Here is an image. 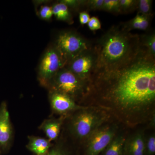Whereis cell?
I'll list each match as a JSON object with an SVG mask.
<instances>
[{
    "instance_id": "23",
    "label": "cell",
    "mask_w": 155,
    "mask_h": 155,
    "mask_svg": "<svg viewBox=\"0 0 155 155\" xmlns=\"http://www.w3.org/2000/svg\"><path fill=\"white\" fill-rule=\"evenodd\" d=\"M62 2L68 6L70 10H73L76 11H83L84 9L85 11V1L80 0H62Z\"/></svg>"
},
{
    "instance_id": "20",
    "label": "cell",
    "mask_w": 155,
    "mask_h": 155,
    "mask_svg": "<svg viewBox=\"0 0 155 155\" xmlns=\"http://www.w3.org/2000/svg\"><path fill=\"white\" fill-rule=\"evenodd\" d=\"M152 3L151 0H138L137 7L138 14L152 18Z\"/></svg>"
},
{
    "instance_id": "12",
    "label": "cell",
    "mask_w": 155,
    "mask_h": 155,
    "mask_svg": "<svg viewBox=\"0 0 155 155\" xmlns=\"http://www.w3.org/2000/svg\"><path fill=\"white\" fill-rule=\"evenodd\" d=\"M66 117L51 116L45 119L39 126L38 129L44 133L46 138L50 141L54 142L61 135Z\"/></svg>"
},
{
    "instance_id": "2",
    "label": "cell",
    "mask_w": 155,
    "mask_h": 155,
    "mask_svg": "<svg viewBox=\"0 0 155 155\" xmlns=\"http://www.w3.org/2000/svg\"><path fill=\"white\" fill-rule=\"evenodd\" d=\"M140 40L123 23L112 26L93 45L97 56L93 75L119 69L134 60L140 51Z\"/></svg>"
},
{
    "instance_id": "11",
    "label": "cell",
    "mask_w": 155,
    "mask_h": 155,
    "mask_svg": "<svg viewBox=\"0 0 155 155\" xmlns=\"http://www.w3.org/2000/svg\"><path fill=\"white\" fill-rule=\"evenodd\" d=\"M131 130L125 139L124 155H145L144 137L146 128L138 127L133 129V131Z\"/></svg>"
},
{
    "instance_id": "13",
    "label": "cell",
    "mask_w": 155,
    "mask_h": 155,
    "mask_svg": "<svg viewBox=\"0 0 155 155\" xmlns=\"http://www.w3.org/2000/svg\"><path fill=\"white\" fill-rule=\"evenodd\" d=\"M45 155H81L80 148L61 133Z\"/></svg>"
},
{
    "instance_id": "17",
    "label": "cell",
    "mask_w": 155,
    "mask_h": 155,
    "mask_svg": "<svg viewBox=\"0 0 155 155\" xmlns=\"http://www.w3.org/2000/svg\"><path fill=\"white\" fill-rule=\"evenodd\" d=\"M151 19V17L137 13L134 18L123 24L124 27L129 31H131L134 29L147 30L150 27Z\"/></svg>"
},
{
    "instance_id": "9",
    "label": "cell",
    "mask_w": 155,
    "mask_h": 155,
    "mask_svg": "<svg viewBox=\"0 0 155 155\" xmlns=\"http://www.w3.org/2000/svg\"><path fill=\"white\" fill-rule=\"evenodd\" d=\"M14 137V127L11 122L8 104L3 101L0 104V153L9 152L13 145Z\"/></svg>"
},
{
    "instance_id": "24",
    "label": "cell",
    "mask_w": 155,
    "mask_h": 155,
    "mask_svg": "<svg viewBox=\"0 0 155 155\" xmlns=\"http://www.w3.org/2000/svg\"><path fill=\"white\" fill-rule=\"evenodd\" d=\"M38 15L43 20L49 21L53 16L52 7L46 5H41L39 10Z\"/></svg>"
},
{
    "instance_id": "16",
    "label": "cell",
    "mask_w": 155,
    "mask_h": 155,
    "mask_svg": "<svg viewBox=\"0 0 155 155\" xmlns=\"http://www.w3.org/2000/svg\"><path fill=\"white\" fill-rule=\"evenodd\" d=\"M51 7L53 15L58 20L67 22L69 24H72L74 22L70 9L61 1L55 3Z\"/></svg>"
},
{
    "instance_id": "4",
    "label": "cell",
    "mask_w": 155,
    "mask_h": 155,
    "mask_svg": "<svg viewBox=\"0 0 155 155\" xmlns=\"http://www.w3.org/2000/svg\"><path fill=\"white\" fill-rule=\"evenodd\" d=\"M88 86V84L64 67L53 78L46 89L67 95L81 105Z\"/></svg>"
},
{
    "instance_id": "19",
    "label": "cell",
    "mask_w": 155,
    "mask_h": 155,
    "mask_svg": "<svg viewBox=\"0 0 155 155\" xmlns=\"http://www.w3.org/2000/svg\"><path fill=\"white\" fill-rule=\"evenodd\" d=\"M145 155H154L155 154V133L145 132L144 137Z\"/></svg>"
},
{
    "instance_id": "18",
    "label": "cell",
    "mask_w": 155,
    "mask_h": 155,
    "mask_svg": "<svg viewBox=\"0 0 155 155\" xmlns=\"http://www.w3.org/2000/svg\"><path fill=\"white\" fill-rule=\"evenodd\" d=\"M140 48L150 58L155 59V32L140 36Z\"/></svg>"
},
{
    "instance_id": "8",
    "label": "cell",
    "mask_w": 155,
    "mask_h": 155,
    "mask_svg": "<svg viewBox=\"0 0 155 155\" xmlns=\"http://www.w3.org/2000/svg\"><path fill=\"white\" fill-rule=\"evenodd\" d=\"M97 56L93 44L68 62L65 67L89 84L96 67Z\"/></svg>"
},
{
    "instance_id": "27",
    "label": "cell",
    "mask_w": 155,
    "mask_h": 155,
    "mask_svg": "<svg viewBox=\"0 0 155 155\" xmlns=\"http://www.w3.org/2000/svg\"><path fill=\"white\" fill-rule=\"evenodd\" d=\"M90 19V16L87 11H84L79 12V20L81 25H84L87 24Z\"/></svg>"
},
{
    "instance_id": "7",
    "label": "cell",
    "mask_w": 155,
    "mask_h": 155,
    "mask_svg": "<svg viewBox=\"0 0 155 155\" xmlns=\"http://www.w3.org/2000/svg\"><path fill=\"white\" fill-rule=\"evenodd\" d=\"M54 44L67 64L84 51L89 48L93 44L77 32L66 31L58 35Z\"/></svg>"
},
{
    "instance_id": "28",
    "label": "cell",
    "mask_w": 155,
    "mask_h": 155,
    "mask_svg": "<svg viewBox=\"0 0 155 155\" xmlns=\"http://www.w3.org/2000/svg\"><path fill=\"white\" fill-rule=\"evenodd\" d=\"M1 154H2V153H0V155H1Z\"/></svg>"
},
{
    "instance_id": "22",
    "label": "cell",
    "mask_w": 155,
    "mask_h": 155,
    "mask_svg": "<svg viewBox=\"0 0 155 155\" xmlns=\"http://www.w3.org/2000/svg\"><path fill=\"white\" fill-rule=\"evenodd\" d=\"M101 11L115 15L120 14L119 0H104Z\"/></svg>"
},
{
    "instance_id": "1",
    "label": "cell",
    "mask_w": 155,
    "mask_h": 155,
    "mask_svg": "<svg viewBox=\"0 0 155 155\" xmlns=\"http://www.w3.org/2000/svg\"><path fill=\"white\" fill-rule=\"evenodd\" d=\"M81 105L98 107L129 129L155 127V59L140 49L125 66L92 75Z\"/></svg>"
},
{
    "instance_id": "21",
    "label": "cell",
    "mask_w": 155,
    "mask_h": 155,
    "mask_svg": "<svg viewBox=\"0 0 155 155\" xmlns=\"http://www.w3.org/2000/svg\"><path fill=\"white\" fill-rule=\"evenodd\" d=\"M138 0H119L120 14L133 12L137 9Z\"/></svg>"
},
{
    "instance_id": "25",
    "label": "cell",
    "mask_w": 155,
    "mask_h": 155,
    "mask_svg": "<svg viewBox=\"0 0 155 155\" xmlns=\"http://www.w3.org/2000/svg\"><path fill=\"white\" fill-rule=\"evenodd\" d=\"M104 0L85 1V11H101Z\"/></svg>"
},
{
    "instance_id": "10",
    "label": "cell",
    "mask_w": 155,
    "mask_h": 155,
    "mask_svg": "<svg viewBox=\"0 0 155 155\" xmlns=\"http://www.w3.org/2000/svg\"><path fill=\"white\" fill-rule=\"evenodd\" d=\"M48 91L51 116L56 115L67 117L84 107L67 95L54 91Z\"/></svg>"
},
{
    "instance_id": "6",
    "label": "cell",
    "mask_w": 155,
    "mask_h": 155,
    "mask_svg": "<svg viewBox=\"0 0 155 155\" xmlns=\"http://www.w3.org/2000/svg\"><path fill=\"white\" fill-rule=\"evenodd\" d=\"M67 62L54 44L47 48L41 59L37 70L40 84L46 88L50 81Z\"/></svg>"
},
{
    "instance_id": "5",
    "label": "cell",
    "mask_w": 155,
    "mask_h": 155,
    "mask_svg": "<svg viewBox=\"0 0 155 155\" xmlns=\"http://www.w3.org/2000/svg\"><path fill=\"white\" fill-rule=\"evenodd\" d=\"M122 126L113 119L101 125L81 146V155L101 154Z\"/></svg>"
},
{
    "instance_id": "3",
    "label": "cell",
    "mask_w": 155,
    "mask_h": 155,
    "mask_svg": "<svg viewBox=\"0 0 155 155\" xmlns=\"http://www.w3.org/2000/svg\"><path fill=\"white\" fill-rule=\"evenodd\" d=\"M111 119L110 115L101 108L84 106L66 117L61 133L80 148L95 130Z\"/></svg>"
},
{
    "instance_id": "26",
    "label": "cell",
    "mask_w": 155,
    "mask_h": 155,
    "mask_svg": "<svg viewBox=\"0 0 155 155\" xmlns=\"http://www.w3.org/2000/svg\"><path fill=\"white\" fill-rule=\"evenodd\" d=\"M87 24L88 28L92 31H95L101 28V24L99 19L97 17H93L90 18Z\"/></svg>"
},
{
    "instance_id": "14",
    "label": "cell",
    "mask_w": 155,
    "mask_h": 155,
    "mask_svg": "<svg viewBox=\"0 0 155 155\" xmlns=\"http://www.w3.org/2000/svg\"><path fill=\"white\" fill-rule=\"evenodd\" d=\"M131 129L121 127L110 142L100 155H124L125 139Z\"/></svg>"
},
{
    "instance_id": "15",
    "label": "cell",
    "mask_w": 155,
    "mask_h": 155,
    "mask_svg": "<svg viewBox=\"0 0 155 155\" xmlns=\"http://www.w3.org/2000/svg\"><path fill=\"white\" fill-rule=\"evenodd\" d=\"M28 139L26 148L35 155H45L53 143L47 138L36 136H28Z\"/></svg>"
}]
</instances>
